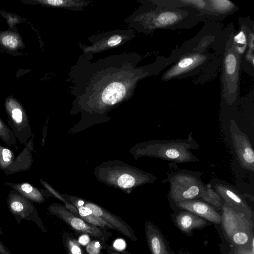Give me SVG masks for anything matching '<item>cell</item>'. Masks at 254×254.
Returning a JSON list of instances; mask_svg holds the SVG:
<instances>
[{"label": "cell", "mask_w": 254, "mask_h": 254, "mask_svg": "<svg viewBox=\"0 0 254 254\" xmlns=\"http://www.w3.org/2000/svg\"><path fill=\"white\" fill-rule=\"evenodd\" d=\"M136 53L111 55L91 63L81 56L69 73L71 93L78 101L100 108L111 107L129 99L141 79L167 66L166 60L142 67Z\"/></svg>", "instance_id": "1"}, {"label": "cell", "mask_w": 254, "mask_h": 254, "mask_svg": "<svg viewBox=\"0 0 254 254\" xmlns=\"http://www.w3.org/2000/svg\"><path fill=\"white\" fill-rule=\"evenodd\" d=\"M141 5L125 22L130 28L150 33L160 29L190 28L201 21L204 16L190 6L169 7L155 4L152 0H139Z\"/></svg>", "instance_id": "2"}, {"label": "cell", "mask_w": 254, "mask_h": 254, "mask_svg": "<svg viewBox=\"0 0 254 254\" xmlns=\"http://www.w3.org/2000/svg\"><path fill=\"white\" fill-rule=\"evenodd\" d=\"M222 54L221 74L222 97L227 104L232 105L239 97L240 69L241 56L235 48L233 36L235 30L228 27Z\"/></svg>", "instance_id": "3"}, {"label": "cell", "mask_w": 254, "mask_h": 254, "mask_svg": "<svg viewBox=\"0 0 254 254\" xmlns=\"http://www.w3.org/2000/svg\"><path fill=\"white\" fill-rule=\"evenodd\" d=\"M199 144L190 132L186 139H163L151 141L143 147V154L175 163L197 162L198 157L190 149H197Z\"/></svg>", "instance_id": "4"}, {"label": "cell", "mask_w": 254, "mask_h": 254, "mask_svg": "<svg viewBox=\"0 0 254 254\" xmlns=\"http://www.w3.org/2000/svg\"><path fill=\"white\" fill-rule=\"evenodd\" d=\"M202 173L182 170L168 175L162 182H167L170 188L168 197L174 203L200 198L205 185L201 176Z\"/></svg>", "instance_id": "5"}, {"label": "cell", "mask_w": 254, "mask_h": 254, "mask_svg": "<svg viewBox=\"0 0 254 254\" xmlns=\"http://www.w3.org/2000/svg\"><path fill=\"white\" fill-rule=\"evenodd\" d=\"M175 53L174 64L162 75L163 81L173 79H181L198 73L210 63H214L215 56L204 50H194V52Z\"/></svg>", "instance_id": "6"}, {"label": "cell", "mask_w": 254, "mask_h": 254, "mask_svg": "<svg viewBox=\"0 0 254 254\" xmlns=\"http://www.w3.org/2000/svg\"><path fill=\"white\" fill-rule=\"evenodd\" d=\"M48 210L50 213L64 222L77 233L87 235L104 243L112 236V234L107 229L88 224L64 206L53 203L49 205Z\"/></svg>", "instance_id": "7"}, {"label": "cell", "mask_w": 254, "mask_h": 254, "mask_svg": "<svg viewBox=\"0 0 254 254\" xmlns=\"http://www.w3.org/2000/svg\"><path fill=\"white\" fill-rule=\"evenodd\" d=\"M134 36L133 30L131 28L116 30L92 35L88 40L91 43L90 45L81 44L80 46L83 52L82 56L91 59L93 54L125 44Z\"/></svg>", "instance_id": "8"}, {"label": "cell", "mask_w": 254, "mask_h": 254, "mask_svg": "<svg viewBox=\"0 0 254 254\" xmlns=\"http://www.w3.org/2000/svg\"><path fill=\"white\" fill-rule=\"evenodd\" d=\"M6 201L10 212L18 223L20 224L22 220L32 221L43 233H48V229L39 216L33 201L12 189Z\"/></svg>", "instance_id": "9"}, {"label": "cell", "mask_w": 254, "mask_h": 254, "mask_svg": "<svg viewBox=\"0 0 254 254\" xmlns=\"http://www.w3.org/2000/svg\"><path fill=\"white\" fill-rule=\"evenodd\" d=\"M8 124L21 144H25L32 135L28 117L22 106L16 100L8 98L5 103Z\"/></svg>", "instance_id": "10"}, {"label": "cell", "mask_w": 254, "mask_h": 254, "mask_svg": "<svg viewBox=\"0 0 254 254\" xmlns=\"http://www.w3.org/2000/svg\"><path fill=\"white\" fill-rule=\"evenodd\" d=\"M229 131L237 159L241 167L254 172V151L248 136L242 131L234 120L230 119Z\"/></svg>", "instance_id": "11"}, {"label": "cell", "mask_w": 254, "mask_h": 254, "mask_svg": "<svg viewBox=\"0 0 254 254\" xmlns=\"http://www.w3.org/2000/svg\"><path fill=\"white\" fill-rule=\"evenodd\" d=\"M209 184L221 197L224 204L250 219L253 217V211L243 196L230 184L215 179Z\"/></svg>", "instance_id": "12"}, {"label": "cell", "mask_w": 254, "mask_h": 254, "mask_svg": "<svg viewBox=\"0 0 254 254\" xmlns=\"http://www.w3.org/2000/svg\"><path fill=\"white\" fill-rule=\"evenodd\" d=\"M221 222L227 236L230 240L235 234L239 233H245L254 238V224L251 219L224 204L222 206Z\"/></svg>", "instance_id": "13"}, {"label": "cell", "mask_w": 254, "mask_h": 254, "mask_svg": "<svg viewBox=\"0 0 254 254\" xmlns=\"http://www.w3.org/2000/svg\"><path fill=\"white\" fill-rule=\"evenodd\" d=\"M83 205L89 208L95 214L102 218L113 227L115 230L118 231L132 241H137V238L133 229L126 222L119 216L93 203L84 201Z\"/></svg>", "instance_id": "14"}, {"label": "cell", "mask_w": 254, "mask_h": 254, "mask_svg": "<svg viewBox=\"0 0 254 254\" xmlns=\"http://www.w3.org/2000/svg\"><path fill=\"white\" fill-rule=\"evenodd\" d=\"M178 207L202 217L212 222H221V216L208 203L198 199L176 202Z\"/></svg>", "instance_id": "15"}, {"label": "cell", "mask_w": 254, "mask_h": 254, "mask_svg": "<svg viewBox=\"0 0 254 254\" xmlns=\"http://www.w3.org/2000/svg\"><path fill=\"white\" fill-rule=\"evenodd\" d=\"M34 134L25 144L23 149L15 158L11 166L4 173L9 175L29 170L33 164V151L34 150L33 138Z\"/></svg>", "instance_id": "16"}, {"label": "cell", "mask_w": 254, "mask_h": 254, "mask_svg": "<svg viewBox=\"0 0 254 254\" xmlns=\"http://www.w3.org/2000/svg\"><path fill=\"white\" fill-rule=\"evenodd\" d=\"M208 14L206 21L222 20L238 9V6L228 0H207Z\"/></svg>", "instance_id": "17"}, {"label": "cell", "mask_w": 254, "mask_h": 254, "mask_svg": "<svg viewBox=\"0 0 254 254\" xmlns=\"http://www.w3.org/2000/svg\"><path fill=\"white\" fill-rule=\"evenodd\" d=\"M146 240L152 254H169L159 232L149 221L145 224Z\"/></svg>", "instance_id": "18"}, {"label": "cell", "mask_w": 254, "mask_h": 254, "mask_svg": "<svg viewBox=\"0 0 254 254\" xmlns=\"http://www.w3.org/2000/svg\"><path fill=\"white\" fill-rule=\"evenodd\" d=\"M4 185L10 187L12 190L26 198L37 203H43L45 199L40 189L29 183H12L4 182Z\"/></svg>", "instance_id": "19"}, {"label": "cell", "mask_w": 254, "mask_h": 254, "mask_svg": "<svg viewBox=\"0 0 254 254\" xmlns=\"http://www.w3.org/2000/svg\"><path fill=\"white\" fill-rule=\"evenodd\" d=\"M178 227L183 231L190 232L192 229L203 226L206 221L197 215L189 212L181 211L175 218Z\"/></svg>", "instance_id": "20"}, {"label": "cell", "mask_w": 254, "mask_h": 254, "mask_svg": "<svg viewBox=\"0 0 254 254\" xmlns=\"http://www.w3.org/2000/svg\"><path fill=\"white\" fill-rule=\"evenodd\" d=\"M41 4L52 7L76 11H82L83 8L92 2L87 0H38Z\"/></svg>", "instance_id": "21"}, {"label": "cell", "mask_w": 254, "mask_h": 254, "mask_svg": "<svg viewBox=\"0 0 254 254\" xmlns=\"http://www.w3.org/2000/svg\"><path fill=\"white\" fill-rule=\"evenodd\" d=\"M77 208L79 217L88 224L107 230H115L102 218L95 214L89 208L83 206H75Z\"/></svg>", "instance_id": "22"}, {"label": "cell", "mask_w": 254, "mask_h": 254, "mask_svg": "<svg viewBox=\"0 0 254 254\" xmlns=\"http://www.w3.org/2000/svg\"><path fill=\"white\" fill-rule=\"evenodd\" d=\"M62 240L66 254H85L78 240L72 233L64 232Z\"/></svg>", "instance_id": "23"}, {"label": "cell", "mask_w": 254, "mask_h": 254, "mask_svg": "<svg viewBox=\"0 0 254 254\" xmlns=\"http://www.w3.org/2000/svg\"><path fill=\"white\" fill-rule=\"evenodd\" d=\"M240 30L237 34H233V42L236 50L242 57L245 53L248 46V37L244 24L242 20H239Z\"/></svg>", "instance_id": "24"}, {"label": "cell", "mask_w": 254, "mask_h": 254, "mask_svg": "<svg viewBox=\"0 0 254 254\" xmlns=\"http://www.w3.org/2000/svg\"><path fill=\"white\" fill-rule=\"evenodd\" d=\"M200 198L218 208H222L223 204H222L223 200L221 197L213 190L209 184L205 185Z\"/></svg>", "instance_id": "25"}, {"label": "cell", "mask_w": 254, "mask_h": 254, "mask_svg": "<svg viewBox=\"0 0 254 254\" xmlns=\"http://www.w3.org/2000/svg\"><path fill=\"white\" fill-rule=\"evenodd\" d=\"M15 159L14 152L10 148L0 145V170L8 169Z\"/></svg>", "instance_id": "26"}, {"label": "cell", "mask_w": 254, "mask_h": 254, "mask_svg": "<svg viewBox=\"0 0 254 254\" xmlns=\"http://www.w3.org/2000/svg\"><path fill=\"white\" fill-rule=\"evenodd\" d=\"M16 137L12 130L0 117V139L8 145H15L17 143Z\"/></svg>", "instance_id": "27"}, {"label": "cell", "mask_w": 254, "mask_h": 254, "mask_svg": "<svg viewBox=\"0 0 254 254\" xmlns=\"http://www.w3.org/2000/svg\"><path fill=\"white\" fill-rule=\"evenodd\" d=\"M0 42L5 47L10 49H15L19 45L18 37L16 35L12 33L2 36Z\"/></svg>", "instance_id": "28"}, {"label": "cell", "mask_w": 254, "mask_h": 254, "mask_svg": "<svg viewBox=\"0 0 254 254\" xmlns=\"http://www.w3.org/2000/svg\"><path fill=\"white\" fill-rule=\"evenodd\" d=\"M117 183L120 187L128 189L135 185L136 180L133 176L125 174L118 178Z\"/></svg>", "instance_id": "29"}, {"label": "cell", "mask_w": 254, "mask_h": 254, "mask_svg": "<svg viewBox=\"0 0 254 254\" xmlns=\"http://www.w3.org/2000/svg\"><path fill=\"white\" fill-rule=\"evenodd\" d=\"M103 243L99 240L89 243L86 248V254H103L101 250L103 248Z\"/></svg>", "instance_id": "30"}, {"label": "cell", "mask_w": 254, "mask_h": 254, "mask_svg": "<svg viewBox=\"0 0 254 254\" xmlns=\"http://www.w3.org/2000/svg\"><path fill=\"white\" fill-rule=\"evenodd\" d=\"M254 238L251 237L245 233H239L235 234L232 238L231 241L238 245H242L246 244L248 241Z\"/></svg>", "instance_id": "31"}, {"label": "cell", "mask_w": 254, "mask_h": 254, "mask_svg": "<svg viewBox=\"0 0 254 254\" xmlns=\"http://www.w3.org/2000/svg\"><path fill=\"white\" fill-rule=\"evenodd\" d=\"M103 248L106 249L107 254H130L127 252H120L111 246L108 245L106 243H103Z\"/></svg>", "instance_id": "32"}, {"label": "cell", "mask_w": 254, "mask_h": 254, "mask_svg": "<svg viewBox=\"0 0 254 254\" xmlns=\"http://www.w3.org/2000/svg\"><path fill=\"white\" fill-rule=\"evenodd\" d=\"M237 254H254V248H247L241 246H239L236 248Z\"/></svg>", "instance_id": "33"}, {"label": "cell", "mask_w": 254, "mask_h": 254, "mask_svg": "<svg viewBox=\"0 0 254 254\" xmlns=\"http://www.w3.org/2000/svg\"><path fill=\"white\" fill-rule=\"evenodd\" d=\"M0 235H3V232L0 226ZM0 254H12L9 249L3 244L0 240Z\"/></svg>", "instance_id": "34"}]
</instances>
